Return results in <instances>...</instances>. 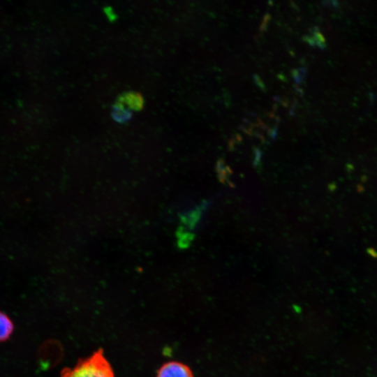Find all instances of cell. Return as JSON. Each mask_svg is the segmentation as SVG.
Wrapping results in <instances>:
<instances>
[{"instance_id": "6da1fadb", "label": "cell", "mask_w": 377, "mask_h": 377, "mask_svg": "<svg viewBox=\"0 0 377 377\" xmlns=\"http://www.w3.org/2000/svg\"><path fill=\"white\" fill-rule=\"evenodd\" d=\"M61 377H114V374L103 349L99 348L89 357L79 360L73 367L63 369Z\"/></svg>"}, {"instance_id": "7a4b0ae2", "label": "cell", "mask_w": 377, "mask_h": 377, "mask_svg": "<svg viewBox=\"0 0 377 377\" xmlns=\"http://www.w3.org/2000/svg\"><path fill=\"white\" fill-rule=\"evenodd\" d=\"M156 377H193V374L185 364L170 361L159 368Z\"/></svg>"}, {"instance_id": "3957f363", "label": "cell", "mask_w": 377, "mask_h": 377, "mask_svg": "<svg viewBox=\"0 0 377 377\" xmlns=\"http://www.w3.org/2000/svg\"><path fill=\"white\" fill-rule=\"evenodd\" d=\"M117 102L125 105L130 110L140 111L143 109L145 101L142 96L136 91H130L117 97Z\"/></svg>"}, {"instance_id": "277c9868", "label": "cell", "mask_w": 377, "mask_h": 377, "mask_svg": "<svg viewBox=\"0 0 377 377\" xmlns=\"http://www.w3.org/2000/svg\"><path fill=\"white\" fill-rule=\"evenodd\" d=\"M111 116L116 122L124 124L131 120L133 112L125 105L116 101L112 106Z\"/></svg>"}, {"instance_id": "5b68a950", "label": "cell", "mask_w": 377, "mask_h": 377, "mask_svg": "<svg viewBox=\"0 0 377 377\" xmlns=\"http://www.w3.org/2000/svg\"><path fill=\"white\" fill-rule=\"evenodd\" d=\"M14 330L13 323L4 313L0 311V343L8 340Z\"/></svg>"}, {"instance_id": "8992f818", "label": "cell", "mask_w": 377, "mask_h": 377, "mask_svg": "<svg viewBox=\"0 0 377 377\" xmlns=\"http://www.w3.org/2000/svg\"><path fill=\"white\" fill-rule=\"evenodd\" d=\"M307 38H309L307 40L309 43L313 42V44H316L317 45L322 46L323 47L325 45L323 36L318 31H313V36Z\"/></svg>"}]
</instances>
